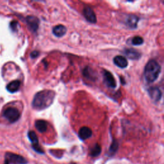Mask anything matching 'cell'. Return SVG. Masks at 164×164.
Returning a JSON list of instances; mask_svg holds the SVG:
<instances>
[{
  "instance_id": "5",
  "label": "cell",
  "mask_w": 164,
  "mask_h": 164,
  "mask_svg": "<svg viewBox=\"0 0 164 164\" xmlns=\"http://www.w3.org/2000/svg\"><path fill=\"white\" fill-rule=\"evenodd\" d=\"M28 137L31 143L32 148L34 149V151L40 154L45 153V152H44V151L42 149V148L39 146V139L35 132H34V131H30L28 134Z\"/></svg>"
},
{
  "instance_id": "20",
  "label": "cell",
  "mask_w": 164,
  "mask_h": 164,
  "mask_svg": "<svg viewBox=\"0 0 164 164\" xmlns=\"http://www.w3.org/2000/svg\"><path fill=\"white\" fill-rule=\"evenodd\" d=\"M39 55V52L37 51H32L30 54V57L31 59H35Z\"/></svg>"
},
{
  "instance_id": "18",
  "label": "cell",
  "mask_w": 164,
  "mask_h": 164,
  "mask_svg": "<svg viewBox=\"0 0 164 164\" xmlns=\"http://www.w3.org/2000/svg\"><path fill=\"white\" fill-rule=\"evenodd\" d=\"M118 148H119V144H118L117 140H113L112 144L110 145V148H109V150H108L109 155L111 156L114 155L116 153V152L117 151Z\"/></svg>"
},
{
  "instance_id": "14",
  "label": "cell",
  "mask_w": 164,
  "mask_h": 164,
  "mask_svg": "<svg viewBox=\"0 0 164 164\" xmlns=\"http://www.w3.org/2000/svg\"><path fill=\"white\" fill-rule=\"evenodd\" d=\"M67 32V28L65 26L59 25L54 26L53 28V34L57 37H61L63 36Z\"/></svg>"
},
{
  "instance_id": "13",
  "label": "cell",
  "mask_w": 164,
  "mask_h": 164,
  "mask_svg": "<svg viewBox=\"0 0 164 164\" xmlns=\"http://www.w3.org/2000/svg\"><path fill=\"white\" fill-rule=\"evenodd\" d=\"M114 63L117 67L123 69L126 68L128 65L126 59L123 56H116L114 57Z\"/></svg>"
},
{
  "instance_id": "16",
  "label": "cell",
  "mask_w": 164,
  "mask_h": 164,
  "mask_svg": "<svg viewBox=\"0 0 164 164\" xmlns=\"http://www.w3.org/2000/svg\"><path fill=\"white\" fill-rule=\"evenodd\" d=\"M35 128L40 133H44L46 132L48 128V123L44 120H37L35 124Z\"/></svg>"
},
{
  "instance_id": "19",
  "label": "cell",
  "mask_w": 164,
  "mask_h": 164,
  "mask_svg": "<svg viewBox=\"0 0 164 164\" xmlns=\"http://www.w3.org/2000/svg\"><path fill=\"white\" fill-rule=\"evenodd\" d=\"M132 43L134 46H140L144 43V40L141 37L136 36L132 39Z\"/></svg>"
},
{
  "instance_id": "1",
  "label": "cell",
  "mask_w": 164,
  "mask_h": 164,
  "mask_svg": "<svg viewBox=\"0 0 164 164\" xmlns=\"http://www.w3.org/2000/svg\"><path fill=\"white\" fill-rule=\"evenodd\" d=\"M55 92L51 90H44L37 92L32 101V106L37 110H42L49 107L55 97Z\"/></svg>"
},
{
  "instance_id": "10",
  "label": "cell",
  "mask_w": 164,
  "mask_h": 164,
  "mask_svg": "<svg viewBox=\"0 0 164 164\" xmlns=\"http://www.w3.org/2000/svg\"><path fill=\"white\" fill-rule=\"evenodd\" d=\"M148 93L151 99L153 101L158 102L161 100L162 94L161 91L158 87H151L148 90Z\"/></svg>"
},
{
  "instance_id": "6",
  "label": "cell",
  "mask_w": 164,
  "mask_h": 164,
  "mask_svg": "<svg viewBox=\"0 0 164 164\" xmlns=\"http://www.w3.org/2000/svg\"><path fill=\"white\" fill-rule=\"evenodd\" d=\"M26 21L30 30L32 32H37L40 23L39 19L35 16H29L26 17Z\"/></svg>"
},
{
  "instance_id": "9",
  "label": "cell",
  "mask_w": 164,
  "mask_h": 164,
  "mask_svg": "<svg viewBox=\"0 0 164 164\" xmlns=\"http://www.w3.org/2000/svg\"><path fill=\"white\" fill-rule=\"evenodd\" d=\"M139 18L135 15H128L124 19V23L129 28L132 29H135L137 27V24Z\"/></svg>"
},
{
  "instance_id": "22",
  "label": "cell",
  "mask_w": 164,
  "mask_h": 164,
  "mask_svg": "<svg viewBox=\"0 0 164 164\" xmlns=\"http://www.w3.org/2000/svg\"><path fill=\"white\" fill-rule=\"evenodd\" d=\"M4 164H9L8 163V162L7 161V160H5V163Z\"/></svg>"
},
{
  "instance_id": "2",
  "label": "cell",
  "mask_w": 164,
  "mask_h": 164,
  "mask_svg": "<svg viewBox=\"0 0 164 164\" xmlns=\"http://www.w3.org/2000/svg\"><path fill=\"white\" fill-rule=\"evenodd\" d=\"M161 72V67L159 63L154 60H149L146 64L144 76L148 83H152L157 80Z\"/></svg>"
},
{
  "instance_id": "23",
  "label": "cell",
  "mask_w": 164,
  "mask_h": 164,
  "mask_svg": "<svg viewBox=\"0 0 164 164\" xmlns=\"http://www.w3.org/2000/svg\"><path fill=\"white\" fill-rule=\"evenodd\" d=\"M72 164H74V163H72Z\"/></svg>"
},
{
  "instance_id": "15",
  "label": "cell",
  "mask_w": 164,
  "mask_h": 164,
  "mask_svg": "<svg viewBox=\"0 0 164 164\" xmlns=\"http://www.w3.org/2000/svg\"><path fill=\"white\" fill-rule=\"evenodd\" d=\"M20 85H21L20 81L14 80L8 84V85L7 86V89L8 92L11 93H14L19 90Z\"/></svg>"
},
{
  "instance_id": "17",
  "label": "cell",
  "mask_w": 164,
  "mask_h": 164,
  "mask_svg": "<svg viewBox=\"0 0 164 164\" xmlns=\"http://www.w3.org/2000/svg\"><path fill=\"white\" fill-rule=\"evenodd\" d=\"M101 152V148L98 144H96L90 150V155L92 157H96L99 156Z\"/></svg>"
},
{
  "instance_id": "12",
  "label": "cell",
  "mask_w": 164,
  "mask_h": 164,
  "mask_svg": "<svg viewBox=\"0 0 164 164\" xmlns=\"http://www.w3.org/2000/svg\"><path fill=\"white\" fill-rule=\"evenodd\" d=\"M124 53L128 58L132 60H138L141 57V53L134 49H126Z\"/></svg>"
},
{
  "instance_id": "8",
  "label": "cell",
  "mask_w": 164,
  "mask_h": 164,
  "mask_svg": "<svg viewBox=\"0 0 164 164\" xmlns=\"http://www.w3.org/2000/svg\"><path fill=\"white\" fill-rule=\"evenodd\" d=\"M83 16L87 21L91 23H96L97 21V18L94 10L90 7H85L83 9Z\"/></svg>"
},
{
  "instance_id": "4",
  "label": "cell",
  "mask_w": 164,
  "mask_h": 164,
  "mask_svg": "<svg viewBox=\"0 0 164 164\" xmlns=\"http://www.w3.org/2000/svg\"><path fill=\"white\" fill-rule=\"evenodd\" d=\"M5 160H7L9 164H27L28 163L27 160L24 157L10 152L6 153Z\"/></svg>"
},
{
  "instance_id": "7",
  "label": "cell",
  "mask_w": 164,
  "mask_h": 164,
  "mask_svg": "<svg viewBox=\"0 0 164 164\" xmlns=\"http://www.w3.org/2000/svg\"><path fill=\"white\" fill-rule=\"evenodd\" d=\"M103 76H104V81L106 86L109 87V88L115 89L117 86V83L112 74L110 72L105 71L104 72Z\"/></svg>"
},
{
  "instance_id": "21",
  "label": "cell",
  "mask_w": 164,
  "mask_h": 164,
  "mask_svg": "<svg viewBox=\"0 0 164 164\" xmlns=\"http://www.w3.org/2000/svg\"><path fill=\"white\" fill-rule=\"evenodd\" d=\"M17 25H18L17 22H16V21H12V23H10V27H11V28H12L13 30H15L16 29V27H17Z\"/></svg>"
},
{
  "instance_id": "11",
  "label": "cell",
  "mask_w": 164,
  "mask_h": 164,
  "mask_svg": "<svg viewBox=\"0 0 164 164\" xmlns=\"http://www.w3.org/2000/svg\"><path fill=\"white\" fill-rule=\"evenodd\" d=\"M92 135V130L88 127H82L78 132V136L82 140H85L87 138H90Z\"/></svg>"
},
{
  "instance_id": "3",
  "label": "cell",
  "mask_w": 164,
  "mask_h": 164,
  "mask_svg": "<svg viewBox=\"0 0 164 164\" xmlns=\"http://www.w3.org/2000/svg\"><path fill=\"white\" fill-rule=\"evenodd\" d=\"M3 115L10 123H14L18 121L21 115L17 108L10 107L7 108L4 111Z\"/></svg>"
}]
</instances>
